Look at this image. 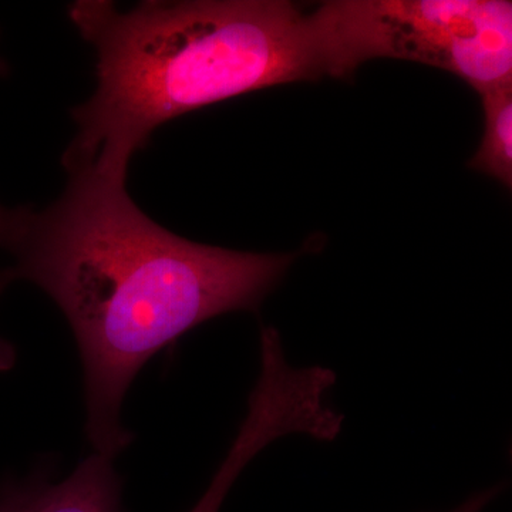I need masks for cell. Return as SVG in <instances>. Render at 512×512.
<instances>
[{
  "label": "cell",
  "mask_w": 512,
  "mask_h": 512,
  "mask_svg": "<svg viewBox=\"0 0 512 512\" xmlns=\"http://www.w3.org/2000/svg\"><path fill=\"white\" fill-rule=\"evenodd\" d=\"M495 494H497V490L485 491V493L470 498L466 504L461 505L460 508L451 512H481L484 510L485 505L493 500Z\"/></svg>",
  "instance_id": "9c48e42d"
},
{
  "label": "cell",
  "mask_w": 512,
  "mask_h": 512,
  "mask_svg": "<svg viewBox=\"0 0 512 512\" xmlns=\"http://www.w3.org/2000/svg\"><path fill=\"white\" fill-rule=\"evenodd\" d=\"M254 458L251 448L242 443L232 444L220 470L212 478L210 487L190 512H220L221 505L241 471Z\"/></svg>",
  "instance_id": "8992f818"
},
{
  "label": "cell",
  "mask_w": 512,
  "mask_h": 512,
  "mask_svg": "<svg viewBox=\"0 0 512 512\" xmlns=\"http://www.w3.org/2000/svg\"><path fill=\"white\" fill-rule=\"evenodd\" d=\"M29 207L8 208L0 204V248L10 252L25 221Z\"/></svg>",
  "instance_id": "52a82bcc"
},
{
  "label": "cell",
  "mask_w": 512,
  "mask_h": 512,
  "mask_svg": "<svg viewBox=\"0 0 512 512\" xmlns=\"http://www.w3.org/2000/svg\"><path fill=\"white\" fill-rule=\"evenodd\" d=\"M121 490L113 460L93 453L57 483L36 473L0 485V512H124Z\"/></svg>",
  "instance_id": "277c9868"
},
{
  "label": "cell",
  "mask_w": 512,
  "mask_h": 512,
  "mask_svg": "<svg viewBox=\"0 0 512 512\" xmlns=\"http://www.w3.org/2000/svg\"><path fill=\"white\" fill-rule=\"evenodd\" d=\"M8 73V64L5 63V60L0 59V77L6 76Z\"/></svg>",
  "instance_id": "30bf717a"
},
{
  "label": "cell",
  "mask_w": 512,
  "mask_h": 512,
  "mask_svg": "<svg viewBox=\"0 0 512 512\" xmlns=\"http://www.w3.org/2000/svg\"><path fill=\"white\" fill-rule=\"evenodd\" d=\"M332 77L379 57L439 67L478 94L512 82V3L505 0H345L319 8Z\"/></svg>",
  "instance_id": "3957f363"
},
{
  "label": "cell",
  "mask_w": 512,
  "mask_h": 512,
  "mask_svg": "<svg viewBox=\"0 0 512 512\" xmlns=\"http://www.w3.org/2000/svg\"><path fill=\"white\" fill-rule=\"evenodd\" d=\"M67 174L53 204L29 207L10 269L69 323L82 360L87 439L114 460L133 440L121 409L148 360L207 320L255 311L293 255L188 241L137 207L126 177L90 168Z\"/></svg>",
  "instance_id": "6da1fadb"
},
{
  "label": "cell",
  "mask_w": 512,
  "mask_h": 512,
  "mask_svg": "<svg viewBox=\"0 0 512 512\" xmlns=\"http://www.w3.org/2000/svg\"><path fill=\"white\" fill-rule=\"evenodd\" d=\"M16 281L12 269L0 268V295L8 289V286ZM18 360V353H16L15 346L9 340L0 338V373L10 372L16 365Z\"/></svg>",
  "instance_id": "ba28073f"
},
{
  "label": "cell",
  "mask_w": 512,
  "mask_h": 512,
  "mask_svg": "<svg viewBox=\"0 0 512 512\" xmlns=\"http://www.w3.org/2000/svg\"><path fill=\"white\" fill-rule=\"evenodd\" d=\"M69 18L96 53V92L74 107L67 173L126 177L168 121L245 94L330 76L318 10L284 0H84Z\"/></svg>",
  "instance_id": "7a4b0ae2"
},
{
  "label": "cell",
  "mask_w": 512,
  "mask_h": 512,
  "mask_svg": "<svg viewBox=\"0 0 512 512\" xmlns=\"http://www.w3.org/2000/svg\"><path fill=\"white\" fill-rule=\"evenodd\" d=\"M484 134L470 167L512 187V82L480 93Z\"/></svg>",
  "instance_id": "5b68a950"
}]
</instances>
